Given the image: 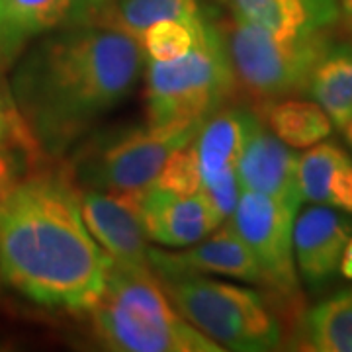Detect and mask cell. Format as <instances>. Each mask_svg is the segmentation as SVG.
<instances>
[{"label":"cell","instance_id":"6da1fadb","mask_svg":"<svg viewBox=\"0 0 352 352\" xmlns=\"http://www.w3.org/2000/svg\"><path fill=\"white\" fill-rule=\"evenodd\" d=\"M139 39L112 25L76 22L25 51L10 100L34 147L57 157L87 135L135 87Z\"/></svg>","mask_w":352,"mask_h":352},{"label":"cell","instance_id":"7a4b0ae2","mask_svg":"<svg viewBox=\"0 0 352 352\" xmlns=\"http://www.w3.org/2000/svg\"><path fill=\"white\" fill-rule=\"evenodd\" d=\"M106 263L65 176L20 178L0 200V280L25 300L90 311L106 284Z\"/></svg>","mask_w":352,"mask_h":352},{"label":"cell","instance_id":"3957f363","mask_svg":"<svg viewBox=\"0 0 352 352\" xmlns=\"http://www.w3.org/2000/svg\"><path fill=\"white\" fill-rule=\"evenodd\" d=\"M92 327L100 342L120 352H221L184 319L151 268H133L108 256L106 284L90 307Z\"/></svg>","mask_w":352,"mask_h":352},{"label":"cell","instance_id":"277c9868","mask_svg":"<svg viewBox=\"0 0 352 352\" xmlns=\"http://www.w3.org/2000/svg\"><path fill=\"white\" fill-rule=\"evenodd\" d=\"M159 280L180 315L223 351L266 352L282 344L280 321L258 292L204 274Z\"/></svg>","mask_w":352,"mask_h":352},{"label":"cell","instance_id":"5b68a950","mask_svg":"<svg viewBox=\"0 0 352 352\" xmlns=\"http://www.w3.org/2000/svg\"><path fill=\"white\" fill-rule=\"evenodd\" d=\"M235 82L223 36L212 24L186 55L151 61L145 92L149 124H204L226 104Z\"/></svg>","mask_w":352,"mask_h":352},{"label":"cell","instance_id":"8992f818","mask_svg":"<svg viewBox=\"0 0 352 352\" xmlns=\"http://www.w3.org/2000/svg\"><path fill=\"white\" fill-rule=\"evenodd\" d=\"M221 36L235 80L249 96L264 104L305 92L315 63L331 43L329 32L280 36L235 16Z\"/></svg>","mask_w":352,"mask_h":352},{"label":"cell","instance_id":"52a82bcc","mask_svg":"<svg viewBox=\"0 0 352 352\" xmlns=\"http://www.w3.org/2000/svg\"><path fill=\"white\" fill-rule=\"evenodd\" d=\"M201 124H149L106 143L85 159L82 180L113 194L149 188L168 157L196 138Z\"/></svg>","mask_w":352,"mask_h":352},{"label":"cell","instance_id":"ba28073f","mask_svg":"<svg viewBox=\"0 0 352 352\" xmlns=\"http://www.w3.org/2000/svg\"><path fill=\"white\" fill-rule=\"evenodd\" d=\"M296 210L266 194L243 190L227 226L251 251L264 276V286L284 298L298 296L294 264Z\"/></svg>","mask_w":352,"mask_h":352},{"label":"cell","instance_id":"9c48e42d","mask_svg":"<svg viewBox=\"0 0 352 352\" xmlns=\"http://www.w3.org/2000/svg\"><path fill=\"white\" fill-rule=\"evenodd\" d=\"M78 206L90 235L110 258L133 268H151L147 235L139 215V192L78 190Z\"/></svg>","mask_w":352,"mask_h":352},{"label":"cell","instance_id":"30bf717a","mask_svg":"<svg viewBox=\"0 0 352 352\" xmlns=\"http://www.w3.org/2000/svg\"><path fill=\"white\" fill-rule=\"evenodd\" d=\"M106 0H0V67L22 57L25 47L55 28L94 22Z\"/></svg>","mask_w":352,"mask_h":352},{"label":"cell","instance_id":"8fae6325","mask_svg":"<svg viewBox=\"0 0 352 352\" xmlns=\"http://www.w3.org/2000/svg\"><path fill=\"white\" fill-rule=\"evenodd\" d=\"M149 263L159 278L178 274H219L241 282L263 284L264 276L247 245L227 226L214 237L190 245L186 251L168 252L149 247Z\"/></svg>","mask_w":352,"mask_h":352},{"label":"cell","instance_id":"7c38bea8","mask_svg":"<svg viewBox=\"0 0 352 352\" xmlns=\"http://www.w3.org/2000/svg\"><path fill=\"white\" fill-rule=\"evenodd\" d=\"M298 163L289 145L256 122L237 163L241 188L266 194L298 212L303 201Z\"/></svg>","mask_w":352,"mask_h":352},{"label":"cell","instance_id":"4fadbf2b","mask_svg":"<svg viewBox=\"0 0 352 352\" xmlns=\"http://www.w3.org/2000/svg\"><path fill=\"white\" fill-rule=\"evenodd\" d=\"M351 235V217L331 206H311L296 217L294 256L309 288H323L339 272L340 256Z\"/></svg>","mask_w":352,"mask_h":352},{"label":"cell","instance_id":"5bb4252c","mask_svg":"<svg viewBox=\"0 0 352 352\" xmlns=\"http://www.w3.org/2000/svg\"><path fill=\"white\" fill-rule=\"evenodd\" d=\"M139 215L147 239L170 249L190 247L219 227L201 190L182 198L151 184L139 192Z\"/></svg>","mask_w":352,"mask_h":352},{"label":"cell","instance_id":"9a60e30c","mask_svg":"<svg viewBox=\"0 0 352 352\" xmlns=\"http://www.w3.org/2000/svg\"><path fill=\"white\" fill-rule=\"evenodd\" d=\"M231 16L280 36L329 32L340 18L339 0H221Z\"/></svg>","mask_w":352,"mask_h":352},{"label":"cell","instance_id":"2e32d148","mask_svg":"<svg viewBox=\"0 0 352 352\" xmlns=\"http://www.w3.org/2000/svg\"><path fill=\"white\" fill-rule=\"evenodd\" d=\"M302 198L352 215V157L333 141H319L300 157Z\"/></svg>","mask_w":352,"mask_h":352},{"label":"cell","instance_id":"e0dca14e","mask_svg":"<svg viewBox=\"0 0 352 352\" xmlns=\"http://www.w3.org/2000/svg\"><path fill=\"white\" fill-rule=\"evenodd\" d=\"M256 122L258 118L247 110L219 108L201 124L194 138L200 159L201 182L229 170H237L241 153Z\"/></svg>","mask_w":352,"mask_h":352},{"label":"cell","instance_id":"ac0fdd59","mask_svg":"<svg viewBox=\"0 0 352 352\" xmlns=\"http://www.w3.org/2000/svg\"><path fill=\"white\" fill-rule=\"evenodd\" d=\"M305 92L339 129L352 118V39L329 43L315 63Z\"/></svg>","mask_w":352,"mask_h":352},{"label":"cell","instance_id":"d6986e66","mask_svg":"<svg viewBox=\"0 0 352 352\" xmlns=\"http://www.w3.org/2000/svg\"><path fill=\"white\" fill-rule=\"evenodd\" d=\"M302 342L309 351L352 352V288L340 289L305 314Z\"/></svg>","mask_w":352,"mask_h":352},{"label":"cell","instance_id":"ffe728a7","mask_svg":"<svg viewBox=\"0 0 352 352\" xmlns=\"http://www.w3.org/2000/svg\"><path fill=\"white\" fill-rule=\"evenodd\" d=\"M200 0H118L108 2L100 14V24L112 25L135 39L155 22L166 18H200Z\"/></svg>","mask_w":352,"mask_h":352},{"label":"cell","instance_id":"44dd1931","mask_svg":"<svg viewBox=\"0 0 352 352\" xmlns=\"http://www.w3.org/2000/svg\"><path fill=\"white\" fill-rule=\"evenodd\" d=\"M268 126L289 147H311L331 135L333 122L317 102L278 100L268 110Z\"/></svg>","mask_w":352,"mask_h":352},{"label":"cell","instance_id":"7402d4cb","mask_svg":"<svg viewBox=\"0 0 352 352\" xmlns=\"http://www.w3.org/2000/svg\"><path fill=\"white\" fill-rule=\"evenodd\" d=\"M212 22L200 18H166L151 24L139 38L141 50L151 61H170L186 55L206 38Z\"/></svg>","mask_w":352,"mask_h":352},{"label":"cell","instance_id":"603a6c76","mask_svg":"<svg viewBox=\"0 0 352 352\" xmlns=\"http://www.w3.org/2000/svg\"><path fill=\"white\" fill-rule=\"evenodd\" d=\"M157 188L170 192L175 196H194L201 190V168L196 143L194 139L184 147L176 149L168 161L164 163L163 170L153 182Z\"/></svg>","mask_w":352,"mask_h":352},{"label":"cell","instance_id":"cb8c5ba5","mask_svg":"<svg viewBox=\"0 0 352 352\" xmlns=\"http://www.w3.org/2000/svg\"><path fill=\"white\" fill-rule=\"evenodd\" d=\"M241 192L243 188H241L239 178H237V170H229V173L208 178L201 182V194L206 196L210 208L214 210L219 226L229 221V217L233 215L241 198Z\"/></svg>","mask_w":352,"mask_h":352},{"label":"cell","instance_id":"d4e9b609","mask_svg":"<svg viewBox=\"0 0 352 352\" xmlns=\"http://www.w3.org/2000/svg\"><path fill=\"white\" fill-rule=\"evenodd\" d=\"M12 138L24 139L28 145H32V141L25 133L22 120L18 118V113L14 110L12 100H8L0 90V147H4L6 141Z\"/></svg>","mask_w":352,"mask_h":352},{"label":"cell","instance_id":"484cf974","mask_svg":"<svg viewBox=\"0 0 352 352\" xmlns=\"http://www.w3.org/2000/svg\"><path fill=\"white\" fill-rule=\"evenodd\" d=\"M22 163L20 159L4 147H0V200L8 194V190L20 180Z\"/></svg>","mask_w":352,"mask_h":352},{"label":"cell","instance_id":"4316f807","mask_svg":"<svg viewBox=\"0 0 352 352\" xmlns=\"http://www.w3.org/2000/svg\"><path fill=\"white\" fill-rule=\"evenodd\" d=\"M339 270L342 278L352 280V235L346 241V245H344V251H342V256H340Z\"/></svg>","mask_w":352,"mask_h":352},{"label":"cell","instance_id":"83f0119b","mask_svg":"<svg viewBox=\"0 0 352 352\" xmlns=\"http://www.w3.org/2000/svg\"><path fill=\"white\" fill-rule=\"evenodd\" d=\"M340 18L344 20L346 28L352 32V0H339Z\"/></svg>","mask_w":352,"mask_h":352},{"label":"cell","instance_id":"f1b7e54d","mask_svg":"<svg viewBox=\"0 0 352 352\" xmlns=\"http://www.w3.org/2000/svg\"><path fill=\"white\" fill-rule=\"evenodd\" d=\"M342 133H344V139H346V143H349V147L352 149V118L349 120V124L342 127Z\"/></svg>","mask_w":352,"mask_h":352}]
</instances>
